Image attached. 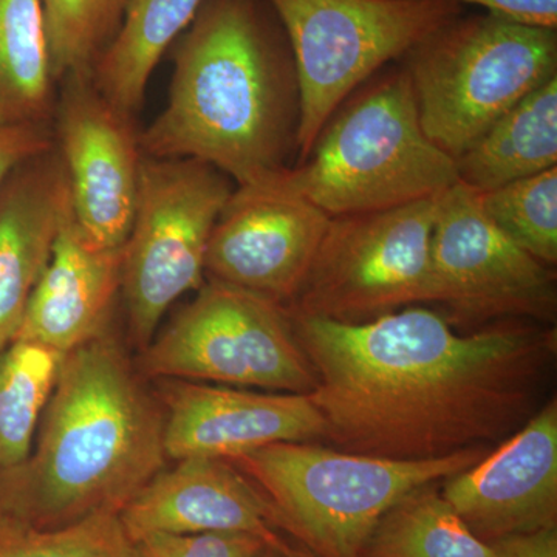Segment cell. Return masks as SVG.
I'll return each instance as SVG.
<instances>
[{
  "label": "cell",
  "instance_id": "cell-29",
  "mask_svg": "<svg viewBox=\"0 0 557 557\" xmlns=\"http://www.w3.org/2000/svg\"><path fill=\"white\" fill-rule=\"evenodd\" d=\"M463 7L478 5L487 13L527 27L557 30V0H448Z\"/></svg>",
  "mask_w": 557,
  "mask_h": 557
},
{
  "label": "cell",
  "instance_id": "cell-3",
  "mask_svg": "<svg viewBox=\"0 0 557 557\" xmlns=\"http://www.w3.org/2000/svg\"><path fill=\"white\" fill-rule=\"evenodd\" d=\"M164 418L110 336L69 351L3 515L53 530L120 512L166 461Z\"/></svg>",
  "mask_w": 557,
  "mask_h": 557
},
{
  "label": "cell",
  "instance_id": "cell-18",
  "mask_svg": "<svg viewBox=\"0 0 557 557\" xmlns=\"http://www.w3.org/2000/svg\"><path fill=\"white\" fill-rule=\"evenodd\" d=\"M123 248L91 242L69 215L33 289L16 338L67 355L104 335L121 292Z\"/></svg>",
  "mask_w": 557,
  "mask_h": 557
},
{
  "label": "cell",
  "instance_id": "cell-2",
  "mask_svg": "<svg viewBox=\"0 0 557 557\" xmlns=\"http://www.w3.org/2000/svg\"><path fill=\"white\" fill-rule=\"evenodd\" d=\"M171 49L170 98L139 132L143 156L203 161L236 186L292 166L299 84L276 16L259 0H205Z\"/></svg>",
  "mask_w": 557,
  "mask_h": 557
},
{
  "label": "cell",
  "instance_id": "cell-19",
  "mask_svg": "<svg viewBox=\"0 0 557 557\" xmlns=\"http://www.w3.org/2000/svg\"><path fill=\"white\" fill-rule=\"evenodd\" d=\"M456 166L461 185L479 194L557 168V78L504 113Z\"/></svg>",
  "mask_w": 557,
  "mask_h": 557
},
{
  "label": "cell",
  "instance_id": "cell-5",
  "mask_svg": "<svg viewBox=\"0 0 557 557\" xmlns=\"http://www.w3.org/2000/svg\"><path fill=\"white\" fill-rule=\"evenodd\" d=\"M490 453L472 448L399 461L281 442L228 461L262 491L302 547L318 557H362L381 518L403 497L467 471Z\"/></svg>",
  "mask_w": 557,
  "mask_h": 557
},
{
  "label": "cell",
  "instance_id": "cell-21",
  "mask_svg": "<svg viewBox=\"0 0 557 557\" xmlns=\"http://www.w3.org/2000/svg\"><path fill=\"white\" fill-rule=\"evenodd\" d=\"M58 84L39 0H0V126L53 123Z\"/></svg>",
  "mask_w": 557,
  "mask_h": 557
},
{
  "label": "cell",
  "instance_id": "cell-17",
  "mask_svg": "<svg viewBox=\"0 0 557 557\" xmlns=\"http://www.w3.org/2000/svg\"><path fill=\"white\" fill-rule=\"evenodd\" d=\"M67 172L57 145L22 163L0 189V350L16 338L65 220Z\"/></svg>",
  "mask_w": 557,
  "mask_h": 557
},
{
  "label": "cell",
  "instance_id": "cell-9",
  "mask_svg": "<svg viewBox=\"0 0 557 557\" xmlns=\"http://www.w3.org/2000/svg\"><path fill=\"white\" fill-rule=\"evenodd\" d=\"M197 292L145 347V375L282 394L314 391L317 375L284 307L209 278Z\"/></svg>",
  "mask_w": 557,
  "mask_h": 557
},
{
  "label": "cell",
  "instance_id": "cell-11",
  "mask_svg": "<svg viewBox=\"0 0 557 557\" xmlns=\"http://www.w3.org/2000/svg\"><path fill=\"white\" fill-rule=\"evenodd\" d=\"M435 304L458 327L487 322H553L556 274L487 219L479 194L458 185L438 197L432 233Z\"/></svg>",
  "mask_w": 557,
  "mask_h": 557
},
{
  "label": "cell",
  "instance_id": "cell-8",
  "mask_svg": "<svg viewBox=\"0 0 557 557\" xmlns=\"http://www.w3.org/2000/svg\"><path fill=\"white\" fill-rule=\"evenodd\" d=\"M236 185L211 164L143 156L121 293L132 338L148 346L172 304L205 284L209 237Z\"/></svg>",
  "mask_w": 557,
  "mask_h": 557
},
{
  "label": "cell",
  "instance_id": "cell-32",
  "mask_svg": "<svg viewBox=\"0 0 557 557\" xmlns=\"http://www.w3.org/2000/svg\"><path fill=\"white\" fill-rule=\"evenodd\" d=\"M262 557H284V555H282V549L269 548Z\"/></svg>",
  "mask_w": 557,
  "mask_h": 557
},
{
  "label": "cell",
  "instance_id": "cell-16",
  "mask_svg": "<svg viewBox=\"0 0 557 557\" xmlns=\"http://www.w3.org/2000/svg\"><path fill=\"white\" fill-rule=\"evenodd\" d=\"M131 541L153 533H248L287 545L281 518L255 483L228 460L188 457L161 469L120 511Z\"/></svg>",
  "mask_w": 557,
  "mask_h": 557
},
{
  "label": "cell",
  "instance_id": "cell-22",
  "mask_svg": "<svg viewBox=\"0 0 557 557\" xmlns=\"http://www.w3.org/2000/svg\"><path fill=\"white\" fill-rule=\"evenodd\" d=\"M64 357L21 339L0 350V478L27 463Z\"/></svg>",
  "mask_w": 557,
  "mask_h": 557
},
{
  "label": "cell",
  "instance_id": "cell-6",
  "mask_svg": "<svg viewBox=\"0 0 557 557\" xmlns=\"http://www.w3.org/2000/svg\"><path fill=\"white\" fill-rule=\"evenodd\" d=\"M401 61L424 134L456 160L504 113L557 78V30L461 13Z\"/></svg>",
  "mask_w": 557,
  "mask_h": 557
},
{
  "label": "cell",
  "instance_id": "cell-27",
  "mask_svg": "<svg viewBox=\"0 0 557 557\" xmlns=\"http://www.w3.org/2000/svg\"><path fill=\"white\" fill-rule=\"evenodd\" d=\"M132 544L134 557H262L273 548L248 533H153Z\"/></svg>",
  "mask_w": 557,
  "mask_h": 557
},
{
  "label": "cell",
  "instance_id": "cell-12",
  "mask_svg": "<svg viewBox=\"0 0 557 557\" xmlns=\"http://www.w3.org/2000/svg\"><path fill=\"white\" fill-rule=\"evenodd\" d=\"M53 131L76 223L100 247L123 248L143 161L134 116L101 94L91 72L70 73L60 81Z\"/></svg>",
  "mask_w": 557,
  "mask_h": 557
},
{
  "label": "cell",
  "instance_id": "cell-7",
  "mask_svg": "<svg viewBox=\"0 0 557 557\" xmlns=\"http://www.w3.org/2000/svg\"><path fill=\"white\" fill-rule=\"evenodd\" d=\"M298 75V161L361 84L463 13L448 0H267Z\"/></svg>",
  "mask_w": 557,
  "mask_h": 557
},
{
  "label": "cell",
  "instance_id": "cell-25",
  "mask_svg": "<svg viewBox=\"0 0 557 557\" xmlns=\"http://www.w3.org/2000/svg\"><path fill=\"white\" fill-rule=\"evenodd\" d=\"M51 65L58 83L70 73H87L110 46L127 0H39Z\"/></svg>",
  "mask_w": 557,
  "mask_h": 557
},
{
  "label": "cell",
  "instance_id": "cell-31",
  "mask_svg": "<svg viewBox=\"0 0 557 557\" xmlns=\"http://www.w3.org/2000/svg\"><path fill=\"white\" fill-rule=\"evenodd\" d=\"M282 555H284V557H318L306 547H292L288 542L287 545L282 548Z\"/></svg>",
  "mask_w": 557,
  "mask_h": 557
},
{
  "label": "cell",
  "instance_id": "cell-30",
  "mask_svg": "<svg viewBox=\"0 0 557 557\" xmlns=\"http://www.w3.org/2000/svg\"><path fill=\"white\" fill-rule=\"evenodd\" d=\"M493 557H557L556 527L490 542Z\"/></svg>",
  "mask_w": 557,
  "mask_h": 557
},
{
  "label": "cell",
  "instance_id": "cell-14",
  "mask_svg": "<svg viewBox=\"0 0 557 557\" xmlns=\"http://www.w3.org/2000/svg\"><path fill=\"white\" fill-rule=\"evenodd\" d=\"M443 483L442 496L486 544L556 527L557 399L545 401L474 467Z\"/></svg>",
  "mask_w": 557,
  "mask_h": 557
},
{
  "label": "cell",
  "instance_id": "cell-1",
  "mask_svg": "<svg viewBox=\"0 0 557 557\" xmlns=\"http://www.w3.org/2000/svg\"><path fill=\"white\" fill-rule=\"evenodd\" d=\"M288 317L317 375L324 440L387 460L500 445L544 406L556 358V330L527 321L461 335L417 306L364 324Z\"/></svg>",
  "mask_w": 557,
  "mask_h": 557
},
{
  "label": "cell",
  "instance_id": "cell-20",
  "mask_svg": "<svg viewBox=\"0 0 557 557\" xmlns=\"http://www.w3.org/2000/svg\"><path fill=\"white\" fill-rule=\"evenodd\" d=\"M205 0H127L115 38L91 70L98 89L121 112L135 116L161 57Z\"/></svg>",
  "mask_w": 557,
  "mask_h": 557
},
{
  "label": "cell",
  "instance_id": "cell-10",
  "mask_svg": "<svg viewBox=\"0 0 557 557\" xmlns=\"http://www.w3.org/2000/svg\"><path fill=\"white\" fill-rule=\"evenodd\" d=\"M438 197L341 215L329 228L287 313L364 324L435 302L432 233Z\"/></svg>",
  "mask_w": 557,
  "mask_h": 557
},
{
  "label": "cell",
  "instance_id": "cell-15",
  "mask_svg": "<svg viewBox=\"0 0 557 557\" xmlns=\"http://www.w3.org/2000/svg\"><path fill=\"white\" fill-rule=\"evenodd\" d=\"M168 458L233 460L281 442L324 438L325 421L310 395L252 392L197 381L168 380Z\"/></svg>",
  "mask_w": 557,
  "mask_h": 557
},
{
  "label": "cell",
  "instance_id": "cell-24",
  "mask_svg": "<svg viewBox=\"0 0 557 557\" xmlns=\"http://www.w3.org/2000/svg\"><path fill=\"white\" fill-rule=\"evenodd\" d=\"M479 200L509 240L545 265H556L557 168L479 194Z\"/></svg>",
  "mask_w": 557,
  "mask_h": 557
},
{
  "label": "cell",
  "instance_id": "cell-28",
  "mask_svg": "<svg viewBox=\"0 0 557 557\" xmlns=\"http://www.w3.org/2000/svg\"><path fill=\"white\" fill-rule=\"evenodd\" d=\"M53 124L0 126V189L22 163L54 148Z\"/></svg>",
  "mask_w": 557,
  "mask_h": 557
},
{
  "label": "cell",
  "instance_id": "cell-26",
  "mask_svg": "<svg viewBox=\"0 0 557 557\" xmlns=\"http://www.w3.org/2000/svg\"><path fill=\"white\" fill-rule=\"evenodd\" d=\"M0 557H134V544L120 512H97L53 530L0 512Z\"/></svg>",
  "mask_w": 557,
  "mask_h": 557
},
{
  "label": "cell",
  "instance_id": "cell-13",
  "mask_svg": "<svg viewBox=\"0 0 557 557\" xmlns=\"http://www.w3.org/2000/svg\"><path fill=\"white\" fill-rule=\"evenodd\" d=\"M329 223L310 201L236 186L209 237L205 276L287 309L309 276Z\"/></svg>",
  "mask_w": 557,
  "mask_h": 557
},
{
  "label": "cell",
  "instance_id": "cell-4",
  "mask_svg": "<svg viewBox=\"0 0 557 557\" xmlns=\"http://www.w3.org/2000/svg\"><path fill=\"white\" fill-rule=\"evenodd\" d=\"M458 183L456 160L424 134L399 67L344 102L306 160L255 186L310 201L333 219L435 199Z\"/></svg>",
  "mask_w": 557,
  "mask_h": 557
},
{
  "label": "cell",
  "instance_id": "cell-23",
  "mask_svg": "<svg viewBox=\"0 0 557 557\" xmlns=\"http://www.w3.org/2000/svg\"><path fill=\"white\" fill-rule=\"evenodd\" d=\"M437 483L418 487L388 509L362 557H493L491 545L472 534Z\"/></svg>",
  "mask_w": 557,
  "mask_h": 557
}]
</instances>
